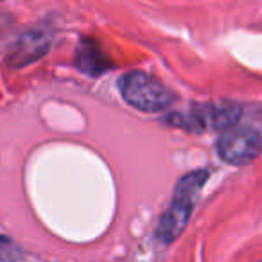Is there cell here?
Returning a JSON list of instances; mask_svg holds the SVG:
<instances>
[{
    "label": "cell",
    "mask_w": 262,
    "mask_h": 262,
    "mask_svg": "<svg viewBox=\"0 0 262 262\" xmlns=\"http://www.w3.org/2000/svg\"><path fill=\"white\" fill-rule=\"evenodd\" d=\"M52 36L45 31H31V33L24 34L15 45H13L11 52L8 56V63L15 69L26 67L29 63L38 61L43 58L51 49Z\"/></svg>",
    "instance_id": "5b68a950"
},
{
    "label": "cell",
    "mask_w": 262,
    "mask_h": 262,
    "mask_svg": "<svg viewBox=\"0 0 262 262\" xmlns=\"http://www.w3.org/2000/svg\"><path fill=\"white\" fill-rule=\"evenodd\" d=\"M241 106L232 102H223V104H200L192 108V112L183 117L182 126L189 129H228L235 126L239 120Z\"/></svg>",
    "instance_id": "277c9868"
},
{
    "label": "cell",
    "mask_w": 262,
    "mask_h": 262,
    "mask_svg": "<svg viewBox=\"0 0 262 262\" xmlns=\"http://www.w3.org/2000/svg\"><path fill=\"white\" fill-rule=\"evenodd\" d=\"M77 67L83 72L99 76L101 72L110 69V61L102 56L101 49L95 47V45H88V41H84L79 47V52H77Z\"/></svg>",
    "instance_id": "8992f818"
},
{
    "label": "cell",
    "mask_w": 262,
    "mask_h": 262,
    "mask_svg": "<svg viewBox=\"0 0 262 262\" xmlns=\"http://www.w3.org/2000/svg\"><path fill=\"white\" fill-rule=\"evenodd\" d=\"M208 180L207 171H194L185 174L178 182L174 189V196L169 205V208L164 212L160 223L157 226V237L164 244L172 243L178 239L180 233L189 223V217L192 214L194 203H196L198 196H200L201 187Z\"/></svg>",
    "instance_id": "6da1fadb"
},
{
    "label": "cell",
    "mask_w": 262,
    "mask_h": 262,
    "mask_svg": "<svg viewBox=\"0 0 262 262\" xmlns=\"http://www.w3.org/2000/svg\"><path fill=\"white\" fill-rule=\"evenodd\" d=\"M262 151L258 131L248 126H232L223 131L217 140V153L226 164L246 165L253 162Z\"/></svg>",
    "instance_id": "3957f363"
},
{
    "label": "cell",
    "mask_w": 262,
    "mask_h": 262,
    "mask_svg": "<svg viewBox=\"0 0 262 262\" xmlns=\"http://www.w3.org/2000/svg\"><path fill=\"white\" fill-rule=\"evenodd\" d=\"M22 257L24 253L11 241L0 237V260H13V258H22Z\"/></svg>",
    "instance_id": "52a82bcc"
},
{
    "label": "cell",
    "mask_w": 262,
    "mask_h": 262,
    "mask_svg": "<svg viewBox=\"0 0 262 262\" xmlns=\"http://www.w3.org/2000/svg\"><path fill=\"white\" fill-rule=\"evenodd\" d=\"M124 101L146 113H157L169 108L174 101L172 94L155 77L144 72H129L119 83Z\"/></svg>",
    "instance_id": "7a4b0ae2"
}]
</instances>
